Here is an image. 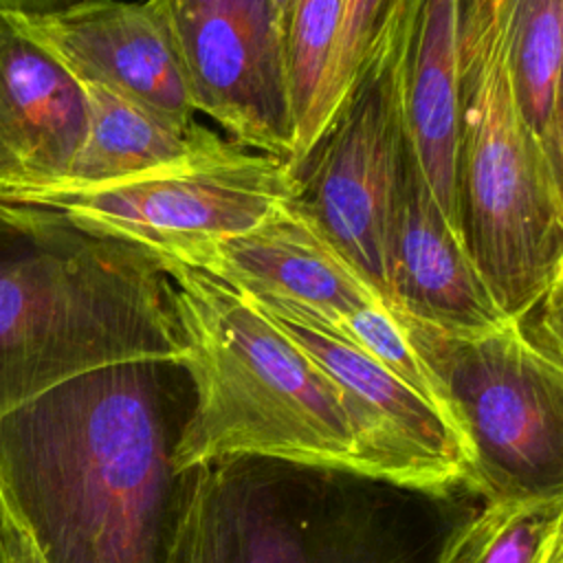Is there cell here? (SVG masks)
<instances>
[{"label": "cell", "mask_w": 563, "mask_h": 563, "mask_svg": "<svg viewBox=\"0 0 563 563\" xmlns=\"http://www.w3.org/2000/svg\"><path fill=\"white\" fill-rule=\"evenodd\" d=\"M191 407L183 358L152 356L0 418V497L46 563H167L200 471L174 464Z\"/></svg>", "instance_id": "6da1fadb"}, {"label": "cell", "mask_w": 563, "mask_h": 563, "mask_svg": "<svg viewBox=\"0 0 563 563\" xmlns=\"http://www.w3.org/2000/svg\"><path fill=\"white\" fill-rule=\"evenodd\" d=\"M183 350L158 255L0 196V418L95 367Z\"/></svg>", "instance_id": "7a4b0ae2"}, {"label": "cell", "mask_w": 563, "mask_h": 563, "mask_svg": "<svg viewBox=\"0 0 563 563\" xmlns=\"http://www.w3.org/2000/svg\"><path fill=\"white\" fill-rule=\"evenodd\" d=\"M158 260L174 284L180 358L194 385L176 471L257 457L361 477L345 391L246 295L207 271Z\"/></svg>", "instance_id": "3957f363"}, {"label": "cell", "mask_w": 563, "mask_h": 563, "mask_svg": "<svg viewBox=\"0 0 563 563\" xmlns=\"http://www.w3.org/2000/svg\"><path fill=\"white\" fill-rule=\"evenodd\" d=\"M460 235L499 310L523 321L563 262V198L517 106L499 0H460Z\"/></svg>", "instance_id": "277c9868"}, {"label": "cell", "mask_w": 563, "mask_h": 563, "mask_svg": "<svg viewBox=\"0 0 563 563\" xmlns=\"http://www.w3.org/2000/svg\"><path fill=\"white\" fill-rule=\"evenodd\" d=\"M433 376L484 501L563 499V367L510 321L449 334L394 314Z\"/></svg>", "instance_id": "5b68a950"}, {"label": "cell", "mask_w": 563, "mask_h": 563, "mask_svg": "<svg viewBox=\"0 0 563 563\" xmlns=\"http://www.w3.org/2000/svg\"><path fill=\"white\" fill-rule=\"evenodd\" d=\"M405 2L394 0L343 101L292 165V207L389 303V229L402 145L400 44Z\"/></svg>", "instance_id": "8992f818"}, {"label": "cell", "mask_w": 563, "mask_h": 563, "mask_svg": "<svg viewBox=\"0 0 563 563\" xmlns=\"http://www.w3.org/2000/svg\"><path fill=\"white\" fill-rule=\"evenodd\" d=\"M336 475L257 457L209 464L213 563H418L369 499L334 495Z\"/></svg>", "instance_id": "52a82bcc"}, {"label": "cell", "mask_w": 563, "mask_h": 563, "mask_svg": "<svg viewBox=\"0 0 563 563\" xmlns=\"http://www.w3.org/2000/svg\"><path fill=\"white\" fill-rule=\"evenodd\" d=\"M0 196L57 209L86 229L156 253L260 227L297 198V178L290 161L240 147L119 183Z\"/></svg>", "instance_id": "ba28073f"}, {"label": "cell", "mask_w": 563, "mask_h": 563, "mask_svg": "<svg viewBox=\"0 0 563 563\" xmlns=\"http://www.w3.org/2000/svg\"><path fill=\"white\" fill-rule=\"evenodd\" d=\"M196 112L246 150L292 161L297 119L275 0H152Z\"/></svg>", "instance_id": "9c48e42d"}, {"label": "cell", "mask_w": 563, "mask_h": 563, "mask_svg": "<svg viewBox=\"0 0 563 563\" xmlns=\"http://www.w3.org/2000/svg\"><path fill=\"white\" fill-rule=\"evenodd\" d=\"M255 303L352 400L358 422L361 477L431 497L466 486V451L427 398L354 343L328 330L303 306L284 299Z\"/></svg>", "instance_id": "30bf717a"}, {"label": "cell", "mask_w": 563, "mask_h": 563, "mask_svg": "<svg viewBox=\"0 0 563 563\" xmlns=\"http://www.w3.org/2000/svg\"><path fill=\"white\" fill-rule=\"evenodd\" d=\"M0 13L84 86L196 119L176 46L152 0H75L51 11Z\"/></svg>", "instance_id": "8fae6325"}, {"label": "cell", "mask_w": 563, "mask_h": 563, "mask_svg": "<svg viewBox=\"0 0 563 563\" xmlns=\"http://www.w3.org/2000/svg\"><path fill=\"white\" fill-rule=\"evenodd\" d=\"M387 308L460 336L484 334L512 321L495 303L464 242L440 209L407 132L389 229Z\"/></svg>", "instance_id": "7c38bea8"}, {"label": "cell", "mask_w": 563, "mask_h": 563, "mask_svg": "<svg viewBox=\"0 0 563 563\" xmlns=\"http://www.w3.org/2000/svg\"><path fill=\"white\" fill-rule=\"evenodd\" d=\"M154 255L207 271L253 301L299 303L328 330L339 314L383 301L292 202L251 231Z\"/></svg>", "instance_id": "4fadbf2b"}, {"label": "cell", "mask_w": 563, "mask_h": 563, "mask_svg": "<svg viewBox=\"0 0 563 563\" xmlns=\"http://www.w3.org/2000/svg\"><path fill=\"white\" fill-rule=\"evenodd\" d=\"M86 130L81 81L0 13V191L64 183Z\"/></svg>", "instance_id": "5bb4252c"}, {"label": "cell", "mask_w": 563, "mask_h": 563, "mask_svg": "<svg viewBox=\"0 0 563 563\" xmlns=\"http://www.w3.org/2000/svg\"><path fill=\"white\" fill-rule=\"evenodd\" d=\"M398 81L405 132L440 209L460 235V0L405 2Z\"/></svg>", "instance_id": "9a60e30c"}, {"label": "cell", "mask_w": 563, "mask_h": 563, "mask_svg": "<svg viewBox=\"0 0 563 563\" xmlns=\"http://www.w3.org/2000/svg\"><path fill=\"white\" fill-rule=\"evenodd\" d=\"M84 90L88 101L86 139L68 178L53 187L119 183L242 147L196 119L172 117L99 86H84Z\"/></svg>", "instance_id": "2e32d148"}, {"label": "cell", "mask_w": 563, "mask_h": 563, "mask_svg": "<svg viewBox=\"0 0 563 563\" xmlns=\"http://www.w3.org/2000/svg\"><path fill=\"white\" fill-rule=\"evenodd\" d=\"M561 554L563 499H506L460 519L431 563H559Z\"/></svg>", "instance_id": "e0dca14e"}, {"label": "cell", "mask_w": 563, "mask_h": 563, "mask_svg": "<svg viewBox=\"0 0 563 563\" xmlns=\"http://www.w3.org/2000/svg\"><path fill=\"white\" fill-rule=\"evenodd\" d=\"M499 15L517 106L550 158L563 64L559 0H499Z\"/></svg>", "instance_id": "ac0fdd59"}, {"label": "cell", "mask_w": 563, "mask_h": 563, "mask_svg": "<svg viewBox=\"0 0 563 563\" xmlns=\"http://www.w3.org/2000/svg\"><path fill=\"white\" fill-rule=\"evenodd\" d=\"M341 18L343 0H290L286 9V57L297 119V150L290 165L301 161L314 143L317 112L339 37Z\"/></svg>", "instance_id": "d6986e66"}, {"label": "cell", "mask_w": 563, "mask_h": 563, "mask_svg": "<svg viewBox=\"0 0 563 563\" xmlns=\"http://www.w3.org/2000/svg\"><path fill=\"white\" fill-rule=\"evenodd\" d=\"M332 332L354 343L358 350H363L374 361H378L385 369H389L396 378H400L405 385H409L413 391L427 398L444 416L449 427L455 431L433 376L429 374V369L411 347L394 312L383 301L365 303L345 314H339Z\"/></svg>", "instance_id": "ffe728a7"}, {"label": "cell", "mask_w": 563, "mask_h": 563, "mask_svg": "<svg viewBox=\"0 0 563 563\" xmlns=\"http://www.w3.org/2000/svg\"><path fill=\"white\" fill-rule=\"evenodd\" d=\"M394 0H343V18L339 37L330 59L323 97L317 112L314 143L325 130L328 121L343 101L363 57L367 55L374 37L378 35ZM312 143V145H314Z\"/></svg>", "instance_id": "44dd1931"}, {"label": "cell", "mask_w": 563, "mask_h": 563, "mask_svg": "<svg viewBox=\"0 0 563 563\" xmlns=\"http://www.w3.org/2000/svg\"><path fill=\"white\" fill-rule=\"evenodd\" d=\"M205 471L207 466H200L191 499L183 515L167 563H213L211 543H209V523H207Z\"/></svg>", "instance_id": "7402d4cb"}, {"label": "cell", "mask_w": 563, "mask_h": 563, "mask_svg": "<svg viewBox=\"0 0 563 563\" xmlns=\"http://www.w3.org/2000/svg\"><path fill=\"white\" fill-rule=\"evenodd\" d=\"M526 334L563 367V306L541 301L523 321Z\"/></svg>", "instance_id": "603a6c76"}, {"label": "cell", "mask_w": 563, "mask_h": 563, "mask_svg": "<svg viewBox=\"0 0 563 563\" xmlns=\"http://www.w3.org/2000/svg\"><path fill=\"white\" fill-rule=\"evenodd\" d=\"M0 563H46L2 497H0Z\"/></svg>", "instance_id": "cb8c5ba5"}, {"label": "cell", "mask_w": 563, "mask_h": 563, "mask_svg": "<svg viewBox=\"0 0 563 563\" xmlns=\"http://www.w3.org/2000/svg\"><path fill=\"white\" fill-rule=\"evenodd\" d=\"M561 9V29H563V0H559ZM550 165L563 198V64H561V81H559V97H556V112H554V139L550 150Z\"/></svg>", "instance_id": "d4e9b609"}, {"label": "cell", "mask_w": 563, "mask_h": 563, "mask_svg": "<svg viewBox=\"0 0 563 563\" xmlns=\"http://www.w3.org/2000/svg\"><path fill=\"white\" fill-rule=\"evenodd\" d=\"M75 0H0V11H51Z\"/></svg>", "instance_id": "484cf974"}, {"label": "cell", "mask_w": 563, "mask_h": 563, "mask_svg": "<svg viewBox=\"0 0 563 563\" xmlns=\"http://www.w3.org/2000/svg\"><path fill=\"white\" fill-rule=\"evenodd\" d=\"M277 2V7H279V11H282V15H286V9H288V4H290V0H275Z\"/></svg>", "instance_id": "4316f807"}, {"label": "cell", "mask_w": 563, "mask_h": 563, "mask_svg": "<svg viewBox=\"0 0 563 563\" xmlns=\"http://www.w3.org/2000/svg\"><path fill=\"white\" fill-rule=\"evenodd\" d=\"M559 563H563V554H561V559H559Z\"/></svg>", "instance_id": "83f0119b"}]
</instances>
